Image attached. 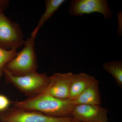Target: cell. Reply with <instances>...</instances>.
I'll return each mask as SVG.
<instances>
[{
    "label": "cell",
    "instance_id": "obj_7",
    "mask_svg": "<svg viewBox=\"0 0 122 122\" xmlns=\"http://www.w3.org/2000/svg\"><path fill=\"white\" fill-rule=\"evenodd\" d=\"M73 75L71 72L55 73L50 76L49 83L41 94L59 99H69L70 88Z\"/></svg>",
    "mask_w": 122,
    "mask_h": 122
},
{
    "label": "cell",
    "instance_id": "obj_13",
    "mask_svg": "<svg viewBox=\"0 0 122 122\" xmlns=\"http://www.w3.org/2000/svg\"><path fill=\"white\" fill-rule=\"evenodd\" d=\"M16 50H6L0 47V81L4 74V70L7 63L16 56Z\"/></svg>",
    "mask_w": 122,
    "mask_h": 122
},
{
    "label": "cell",
    "instance_id": "obj_9",
    "mask_svg": "<svg viewBox=\"0 0 122 122\" xmlns=\"http://www.w3.org/2000/svg\"><path fill=\"white\" fill-rule=\"evenodd\" d=\"M96 80L94 76L85 73L74 74L70 88L69 99L74 100Z\"/></svg>",
    "mask_w": 122,
    "mask_h": 122
},
{
    "label": "cell",
    "instance_id": "obj_5",
    "mask_svg": "<svg viewBox=\"0 0 122 122\" xmlns=\"http://www.w3.org/2000/svg\"><path fill=\"white\" fill-rule=\"evenodd\" d=\"M5 9L0 8V47L17 50L25 43L24 35L19 24L5 15Z\"/></svg>",
    "mask_w": 122,
    "mask_h": 122
},
{
    "label": "cell",
    "instance_id": "obj_16",
    "mask_svg": "<svg viewBox=\"0 0 122 122\" xmlns=\"http://www.w3.org/2000/svg\"></svg>",
    "mask_w": 122,
    "mask_h": 122
},
{
    "label": "cell",
    "instance_id": "obj_11",
    "mask_svg": "<svg viewBox=\"0 0 122 122\" xmlns=\"http://www.w3.org/2000/svg\"><path fill=\"white\" fill-rule=\"evenodd\" d=\"M65 0H45L46 9L40 18L37 26L33 30L30 37L35 39L39 29L44 23L52 16L53 14L60 6L65 2Z\"/></svg>",
    "mask_w": 122,
    "mask_h": 122
},
{
    "label": "cell",
    "instance_id": "obj_1",
    "mask_svg": "<svg viewBox=\"0 0 122 122\" xmlns=\"http://www.w3.org/2000/svg\"><path fill=\"white\" fill-rule=\"evenodd\" d=\"M12 103L13 106L24 110L38 112L56 118L72 117L75 106L72 100L59 99L43 94Z\"/></svg>",
    "mask_w": 122,
    "mask_h": 122
},
{
    "label": "cell",
    "instance_id": "obj_3",
    "mask_svg": "<svg viewBox=\"0 0 122 122\" xmlns=\"http://www.w3.org/2000/svg\"><path fill=\"white\" fill-rule=\"evenodd\" d=\"M34 39L30 37L25 41L22 50L5 66L11 74L22 76L36 71L38 66Z\"/></svg>",
    "mask_w": 122,
    "mask_h": 122
},
{
    "label": "cell",
    "instance_id": "obj_4",
    "mask_svg": "<svg viewBox=\"0 0 122 122\" xmlns=\"http://www.w3.org/2000/svg\"><path fill=\"white\" fill-rule=\"evenodd\" d=\"M1 122H79L73 117L56 118L14 106L0 113Z\"/></svg>",
    "mask_w": 122,
    "mask_h": 122
},
{
    "label": "cell",
    "instance_id": "obj_2",
    "mask_svg": "<svg viewBox=\"0 0 122 122\" xmlns=\"http://www.w3.org/2000/svg\"><path fill=\"white\" fill-rule=\"evenodd\" d=\"M4 74L7 83L13 85L28 98L42 93L50 81V77L46 74L38 73L37 71L17 76L11 74L4 68Z\"/></svg>",
    "mask_w": 122,
    "mask_h": 122
},
{
    "label": "cell",
    "instance_id": "obj_6",
    "mask_svg": "<svg viewBox=\"0 0 122 122\" xmlns=\"http://www.w3.org/2000/svg\"><path fill=\"white\" fill-rule=\"evenodd\" d=\"M69 12L71 16H76L99 13L107 20L112 17L113 13L107 0H73L71 1Z\"/></svg>",
    "mask_w": 122,
    "mask_h": 122
},
{
    "label": "cell",
    "instance_id": "obj_10",
    "mask_svg": "<svg viewBox=\"0 0 122 122\" xmlns=\"http://www.w3.org/2000/svg\"><path fill=\"white\" fill-rule=\"evenodd\" d=\"M72 101L75 106L79 105H100L102 102L99 81L96 80L77 97Z\"/></svg>",
    "mask_w": 122,
    "mask_h": 122
},
{
    "label": "cell",
    "instance_id": "obj_8",
    "mask_svg": "<svg viewBox=\"0 0 122 122\" xmlns=\"http://www.w3.org/2000/svg\"><path fill=\"white\" fill-rule=\"evenodd\" d=\"M109 111L100 105H75L72 113V117L79 122H107Z\"/></svg>",
    "mask_w": 122,
    "mask_h": 122
},
{
    "label": "cell",
    "instance_id": "obj_12",
    "mask_svg": "<svg viewBox=\"0 0 122 122\" xmlns=\"http://www.w3.org/2000/svg\"><path fill=\"white\" fill-rule=\"evenodd\" d=\"M103 67L113 77L120 87L122 86V61H108L105 62Z\"/></svg>",
    "mask_w": 122,
    "mask_h": 122
},
{
    "label": "cell",
    "instance_id": "obj_14",
    "mask_svg": "<svg viewBox=\"0 0 122 122\" xmlns=\"http://www.w3.org/2000/svg\"><path fill=\"white\" fill-rule=\"evenodd\" d=\"M11 102L7 96L0 94V113L5 111L9 108Z\"/></svg>",
    "mask_w": 122,
    "mask_h": 122
},
{
    "label": "cell",
    "instance_id": "obj_15",
    "mask_svg": "<svg viewBox=\"0 0 122 122\" xmlns=\"http://www.w3.org/2000/svg\"><path fill=\"white\" fill-rule=\"evenodd\" d=\"M9 2L8 0H0V8L6 9L9 5Z\"/></svg>",
    "mask_w": 122,
    "mask_h": 122
}]
</instances>
